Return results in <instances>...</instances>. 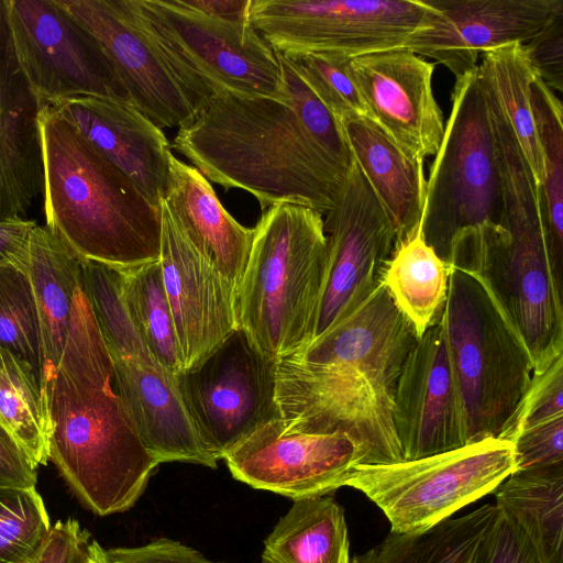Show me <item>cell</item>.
<instances>
[{
    "mask_svg": "<svg viewBox=\"0 0 563 563\" xmlns=\"http://www.w3.org/2000/svg\"><path fill=\"white\" fill-rule=\"evenodd\" d=\"M418 339L382 282L349 317L276 362L278 416L291 429L349 434L373 464L402 461L393 400Z\"/></svg>",
    "mask_w": 563,
    "mask_h": 563,
    "instance_id": "obj_1",
    "label": "cell"
},
{
    "mask_svg": "<svg viewBox=\"0 0 563 563\" xmlns=\"http://www.w3.org/2000/svg\"><path fill=\"white\" fill-rule=\"evenodd\" d=\"M113 380L112 358L80 285L46 394L49 461L77 500L98 516L133 507L158 466Z\"/></svg>",
    "mask_w": 563,
    "mask_h": 563,
    "instance_id": "obj_2",
    "label": "cell"
},
{
    "mask_svg": "<svg viewBox=\"0 0 563 563\" xmlns=\"http://www.w3.org/2000/svg\"><path fill=\"white\" fill-rule=\"evenodd\" d=\"M172 147L208 180L250 192L263 211L288 203L327 214L347 175L288 98L220 92L178 129Z\"/></svg>",
    "mask_w": 563,
    "mask_h": 563,
    "instance_id": "obj_3",
    "label": "cell"
},
{
    "mask_svg": "<svg viewBox=\"0 0 563 563\" xmlns=\"http://www.w3.org/2000/svg\"><path fill=\"white\" fill-rule=\"evenodd\" d=\"M37 125L45 227L80 260L118 269L158 261L159 206L52 107Z\"/></svg>",
    "mask_w": 563,
    "mask_h": 563,
    "instance_id": "obj_4",
    "label": "cell"
},
{
    "mask_svg": "<svg viewBox=\"0 0 563 563\" xmlns=\"http://www.w3.org/2000/svg\"><path fill=\"white\" fill-rule=\"evenodd\" d=\"M503 196L487 229L454 268L476 275L525 342L541 374L563 354V283L554 274L540 184L501 111L490 110Z\"/></svg>",
    "mask_w": 563,
    "mask_h": 563,
    "instance_id": "obj_5",
    "label": "cell"
},
{
    "mask_svg": "<svg viewBox=\"0 0 563 563\" xmlns=\"http://www.w3.org/2000/svg\"><path fill=\"white\" fill-rule=\"evenodd\" d=\"M236 288L238 328L277 362L312 338L328 272L323 218L297 205L263 211Z\"/></svg>",
    "mask_w": 563,
    "mask_h": 563,
    "instance_id": "obj_6",
    "label": "cell"
},
{
    "mask_svg": "<svg viewBox=\"0 0 563 563\" xmlns=\"http://www.w3.org/2000/svg\"><path fill=\"white\" fill-rule=\"evenodd\" d=\"M451 113L427 179L420 230L449 266L487 229L501 225L495 137L478 67L457 77Z\"/></svg>",
    "mask_w": 563,
    "mask_h": 563,
    "instance_id": "obj_7",
    "label": "cell"
},
{
    "mask_svg": "<svg viewBox=\"0 0 563 563\" xmlns=\"http://www.w3.org/2000/svg\"><path fill=\"white\" fill-rule=\"evenodd\" d=\"M441 320L463 399L467 444L499 439L532 379L530 353L472 273L450 267Z\"/></svg>",
    "mask_w": 563,
    "mask_h": 563,
    "instance_id": "obj_8",
    "label": "cell"
},
{
    "mask_svg": "<svg viewBox=\"0 0 563 563\" xmlns=\"http://www.w3.org/2000/svg\"><path fill=\"white\" fill-rule=\"evenodd\" d=\"M187 88L197 114L220 92L288 98L277 53L249 22L205 14L186 0H134Z\"/></svg>",
    "mask_w": 563,
    "mask_h": 563,
    "instance_id": "obj_9",
    "label": "cell"
},
{
    "mask_svg": "<svg viewBox=\"0 0 563 563\" xmlns=\"http://www.w3.org/2000/svg\"><path fill=\"white\" fill-rule=\"evenodd\" d=\"M515 471L514 443L488 438L420 459L360 465L345 486L384 512L390 532L415 533L494 493Z\"/></svg>",
    "mask_w": 563,
    "mask_h": 563,
    "instance_id": "obj_10",
    "label": "cell"
},
{
    "mask_svg": "<svg viewBox=\"0 0 563 563\" xmlns=\"http://www.w3.org/2000/svg\"><path fill=\"white\" fill-rule=\"evenodd\" d=\"M251 24L284 55L407 49L439 11L427 0H251Z\"/></svg>",
    "mask_w": 563,
    "mask_h": 563,
    "instance_id": "obj_11",
    "label": "cell"
},
{
    "mask_svg": "<svg viewBox=\"0 0 563 563\" xmlns=\"http://www.w3.org/2000/svg\"><path fill=\"white\" fill-rule=\"evenodd\" d=\"M16 64L38 109L92 97L132 104L106 55L54 0H3Z\"/></svg>",
    "mask_w": 563,
    "mask_h": 563,
    "instance_id": "obj_12",
    "label": "cell"
},
{
    "mask_svg": "<svg viewBox=\"0 0 563 563\" xmlns=\"http://www.w3.org/2000/svg\"><path fill=\"white\" fill-rule=\"evenodd\" d=\"M176 382L201 437L219 460L258 426L278 415L276 362L236 328Z\"/></svg>",
    "mask_w": 563,
    "mask_h": 563,
    "instance_id": "obj_13",
    "label": "cell"
},
{
    "mask_svg": "<svg viewBox=\"0 0 563 563\" xmlns=\"http://www.w3.org/2000/svg\"><path fill=\"white\" fill-rule=\"evenodd\" d=\"M324 216L327 282L310 342L373 294L396 244L393 222L355 161L336 203Z\"/></svg>",
    "mask_w": 563,
    "mask_h": 563,
    "instance_id": "obj_14",
    "label": "cell"
},
{
    "mask_svg": "<svg viewBox=\"0 0 563 563\" xmlns=\"http://www.w3.org/2000/svg\"><path fill=\"white\" fill-rule=\"evenodd\" d=\"M222 460L234 479L292 500L329 495L344 487L357 466L373 464L368 451L349 434L291 429L278 415Z\"/></svg>",
    "mask_w": 563,
    "mask_h": 563,
    "instance_id": "obj_15",
    "label": "cell"
},
{
    "mask_svg": "<svg viewBox=\"0 0 563 563\" xmlns=\"http://www.w3.org/2000/svg\"><path fill=\"white\" fill-rule=\"evenodd\" d=\"M97 42L130 101L159 129L183 128L197 115L190 95L134 0H54Z\"/></svg>",
    "mask_w": 563,
    "mask_h": 563,
    "instance_id": "obj_16",
    "label": "cell"
},
{
    "mask_svg": "<svg viewBox=\"0 0 563 563\" xmlns=\"http://www.w3.org/2000/svg\"><path fill=\"white\" fill-rule=\"evenodd\" d=\"M393 423L404 460L467 444L463 399L441 317L418 339L402 365Z\"/></svg>",
    "mask_w": 563,
    "mask_h": 563,
    "instance_id": "obj_17",
    "label": "cell"
},
{
    "mask_svg": "<svg viewBox=\"0 0 563 563\" xmlns=\"http://www.w3.org/2000/svg\"><path fill=\"white\" fill-rule=\"evenodd\" d=\"M159 209L163 283L183 367L187 369L238 328L236 288L191 244L165 200L159 202Z\"/></svg>",
    "mask_w": 563,
    "mask_h": 563,
    "instance_id": "obj_18",
    "label": "cell"
},
{
    "mask_svg": "<svg viewBox=\"0 0 563 563\" xmlns=\"http://www.w3.org/2000/svg\"><path fill=\"white\" fill-rule=\"evenodd\" d=\"M350 68L369 119L413 156L435 155L445 123L432 89L434 64L390 49L353 57Z\"/></svg>",
    "mask_w": 563,
    "mask_h": 563,
    "instance_id": "obj_19",
    "label": "cell"
},
{
    "mask_svg": "<svg viewBox=\"0 0 563 563\" xmlns=\"http://www.w3.org/2000/svg\"><path fill=\"white\" fill-rule=\"evenodd\" d=\"M427 1L439 16L407 49L433 58L455 78L473 70L484 52L528 42L563 9V0Z\"/></svg>",
    "mask_w": 563,
    "mask_h": 563,
    "instance_id": "obj_20",
    "label": "cell"
},
{
    "mask_svg": "<svg viewBox=\"0 0 563 563\" xmlns=\"http://www.w3.org/2000/svg\"><path fill=\"white\" fill-rule=\"evenodd\" d=\"M112 362L115 389L143 445L156 462H186L217 468L219 459L189 415L176 375L153 361L112 358Z\"/></svg>",
    "mask_w": 563,
    "mask_h": 563,
    "instance_id": "obj_21",
    "label": "cell"
},
{
    "mask_svg": "<svg viewBox=\"0 0 563 563\" xmlns=\"http://www.w3.org/2000/svg\"><path fill=\"white\" fill-rule=\"evenodd\" d=\"M52 107L123 173L155 205L169 187L170 145L158 126L132 104L92 97L56 101Z\"/></svg>",
    "mask_w": 563,
    "mask_h": 563,
    "instance_id": "obj_22",
    "label": "cell"
},
{
    "mask_svg": "<svg viewBox=\"0 0 563 563\" xmlns=\"http://www.w3.org/2000/svg\"><path fill=\"white\" fill-rule=\"evenodd\" d=\"M38 107L16 64L0 0V221L26 219L43 190Z\"/></svg>",
    "mask_w": 563,
    "mask_h": 563,
    "instance_id": "obj_23",
    "label": "cell"
},
{
    "mask_svg": "<svg viewBox=\"0 0 563 563\" xmlns=\"http://www.w3.org/2000/svg\"><path fill=\"white\" fill-rule=\"evenodd\" d=\"M164 200L191 244L238 288L254 230L240 224L225 210L209 180L196 167L173 154Z\"/></svg>",
    "mask_w": 563,
    "mask_h": 563,
    "instance_id": "obj_24",
    "label": "cell"
},
{
    "mask_svg": "<svg viewBox=\"0 0 563 563\" xmlns=\"http://www.w3.org/2000/svg\"><path fill=\"white\" fill-rule=\"evenodd\" d=\"M340 124L353 159L393 222L396 244L411 236L419 229L424 206V161L402 148L368 117L349 118Z\"/></svg>",
    "mask_w": 563,
    "mask_h": 563,
    "instance_id": "obj_25",
    "label": "cell"
},
{
    "mask_svg": "<svg viewBox=\"0 0 563 563\" xmlns=\"http://www.w3.org/2000/svg\"><path fill=\"white\" fill-rule=\"evenodd\" d=\"M45 355L46 394L59 364L73 303L81 284V260L46 227L36 224L29 240V267Z\"/></svg>",
    "mask_w": 563,
    "mask_h": 563,
    "instance_id": "obj_26",
    "label": "cell"
},
{
    "mask_svg": "<svg viewBox=\"0 0 563 563\" xmlns=\"http://www.w3.org/2000/svg\"><path fill=\"white\" fill-rule=\"evenodd\" d=\"M261 563H351L343 507L330 494L294 500L264 540Z\"/></svg>",
    "mask_w": 563,
    "mask_h": 563,
    "instance_id": "obj_27",
    "label": "cell"
},
{
    "mask_svg": "<svg viewBox=\"0 0 563 563\" xmlns=\"http://www.w3.org/2000/svg\"><path fill=\"white\" fill-rule=\"evenodd\" d=\"M495 506L529 539L544 563H563V465L515 471Z\"/></svg>",
    "mask_w": 563,
    "mask_h": 563,
    "instance_id": "obj_28",
    "label": "cell"
},
{
    "mask_svg": "<svg viewBox=\"0 0 563 563\" xmlns=\"http://www.w3.org/2000/svg\"><path fill=\"white\" fill-rule=\"evenodd\" d=\"M498 515L486 504L424 531L394 533L351 563H473L479 544Z\"/></svg>",
    "mask_w": 563,
    "mask_h": 563,
    "instance_id": "obj_29",
    "label": "cell"
},
{
    "mask_svg": "<svg viewBox=\"0 0 563 563\" xmlns=\"http://www.w3.org/2000/svg\"><path fill=\"white\" fill-rule=\"evenodd\" d=\"M450 266L429 246L420 228L398 242L383 275V284L418 336L442 314Z\"/></svg>",
    "mask_w": 563,
    "mask_h": 563,
    "instance_id": "obj_30",
    "label": "cell"
},
{
    "mask_svg": "<svg viewBox=\"0 0 563 563\" xmlns=\"http://www.w3.org/2000/svg\"><path fill=\"white\" fill-rule=\"evenodd\" d=\"M479 58L482 84L509 123L540 184L542 156L530 102V85L538 73L521 43L486 51Z\"/></svg>",
    "mask_w": 563,
    "mask_h": 563,
    "instance_id": "obj_31",
    "label": "cell"
},
{
    "mask_svg": "<svg viewBox=\"0 0 563 563\" xmlns=\"http://www.w3.org/2000/svg\"><path fill=\"white\" fill-rule=\"evenodd\" d=\"M530 102L542 156L540 183L551 264L563 283V109L561 100L537 74Z\"/></svg>",
    "mask_w": 563,
    "mask_h": 563,
    "instance_id": "obj_32",
    "label": "cell"
},
{
    "mask_svg": "<svg viewBox=\"0 0 563 563\" xmlns=\"http://www.w3.org/2000/svg\"><path fill=\"white\" fill-rule=\"evenodd\" d=\"M119 271L124 303L139 335L156 363L178 375L183 358L159 260Z\"/></svg>",
    "mask_w": 563,
    "mask_h": 563,
    "instance_id": "obj_33",
    "label": "cell"
},
{
    "mask_svg": "<svg viewBox=\"0 0 563 563\" xmlns=\"http://www.w3.org/2000/svg\"><path fill=\"white\" fill-rule=\"evenodd\" d=\"M0 423L33 464L49 461L47 405L32 369L0 346Z\"/></svg>",
    "mask_w": 563,
    "mask_h": 563,
    "instance_id": "obj_34",
    "label": "cell"
},
{
    "mask_svg": "<svg viewBox=\"0 0 563 563\" xmlns=\"http://www.w3.org/2000/svg\"><path fill=\"white\" fill-rule=\"evenodd\" d=\"M0 346L32 369L45 398V355L31 282L10 265L0 266Z\"/></svg>",
    "mask_w": 563,
    "mask_h": 563,
    "instance_id": "obj_35",
    "label": "cell"
},
{
    "mask_svg": "<svg viewBox=\"0 0 563 563\" xmlns=\"http://www.w3.org/2000/svg\"><path fill=\"white\" fill-rule=\"evenodd\" d=\"M81 285L110 356L156 362L128 312L120 271L81 260Z\"/></svg>",
    "mask_w": 563,
    "mask_h": 563,
    "instance_id": "obj_36",
    "label": "cell"
},
{
    "mask_svg": "<svg viewBox=\"0 0 563 563\" xmlns=\"http://www.w3.org/2000/svg\"><path fill=\"white\" fill-rule=\"evenodd\" d=\"M51 528L36 487H0V563L27 562Z\"/></svg>",
    "mask_w": 563,
    "mask_h": 563,
    "instance_id": "obj_37",
    "label": "cell"
},
{
    "mask_svg": "<svg viewBox=\"0 0 563 563\" xmlns=\"http://www.w3.org/2000/svg\"><path fill=\"white\" fill-rule=\"evenodd\" d=\"M282 55L339 123L353 117L369 118L351 73L352 57L324 53Z\"/></svg>",
    "mask_w": 563,
    "mask_h": 563,
    "instance_id": "obj_38",
    "label": "cell"
},
{
    "mask_svg": "<svg viewBox=\"0 0 563 563\" xmlns=\"http://www.w3.org/2000/svg\"><path fill=\"white\" fill-rule=\"evenodd\" d=\"M277 55L289 101L318 145L347 174L354 159L341 124L300 78L288 60L282 54L277 53Z\"/></svg>",
    "mask_w": 563,
    "mask_h": 563,
    "instance_id": "obj_39",
    "label": "cell"
},
{
    "mask_svg": "<svg viewBox=\"0 0 563 563\" xmlns=\"http://www.w3.org/2000/svg\"><path fill=\"white\" fill-rule=\"evenodd\" d=\"M563 415V354L533 374L518 409L499 439L514 441L523 429Z\"/></svg>",
    "mask_w": 563,
    "mask_h": 563,
    "instance_id": "obj_40",
    "label": "cell"
},
{
    "mask_svg": "<svg viewBox=\"0 0 563 563\" xmlns=\"http://www.w3.org/2000/svg\"><path fill=\"white\" fill-rule=\"evenodd\" d=\"M512 443L516 471L563 465V415L521 430Z\"/></svg>",
    "mask_w": 563,
    "mask_h": 563,
    "instance_id": "obj_41",
    "label": "cell"
},
{
    "mask_svg": "<svg viewBox=\"0 0 563 563\" xmlns=\"http://www.w3.org/2000/svg\"><path fill=\"white\" fill-rule=\"evenodd\" d=\"M473 563H544L526 534L498 515L483 538Z\"/></svg>",
    "mask_w": 563,
    "mask_h": 563,
    "instance_id": "obj_42",
    "label": "cell"
},
{
    "mask_svg": "<svg viewBox=\"0 0 563 563\" xmlns=\"http://www.w3.org/2000/svg\"><path fill=\"white\" fill-rule=\"evenodd\" d=\"M540 78L552 90L563 89V9L531 40L523 43Z\"/></svg>",
    "mask_w": 563,
    "mask_h": 563,
    "instance_id": "obj_43",
    "label": "cell"
},
{
    "mask_svg": "<svg viewBox=\"0 0 563 563\" xmlns=\"http://www.w3.org/2000/svg\"><path fill=\"white\" fill-rule=\"evenodd\" d=\"M107 555L110 563H223L209 560L199 551L167 538L137 547L111 548Z\"/></svg>",
    "mask_w": 563,
    "mask_h": 563,
    "instance_id": "obj_44",
    "label": "cell"
},
{
    "mask_svg": "<svg viewBox=\"0 0 563 563\" xmlns=\"http://www.w3.org/2000/svg\"><path fill=\"white\" fill-rule=\"evenodd\" d=\"M89 540V531L82 529L77 520H58L25 563H77L85 543Z\"/></svg>",
    "mask_w": 563,
    "mask_h": 563,
    "instance_id": "obj_45",
    "label": "cell"
},
{
    "mask_svg": "<svg viewBox=\"0 0 563 563\" xmlns=\"http://www.w3.org/2000/svg\"><path fill=\"white\" fill-rule=\"evenodd\" d=\"M37 467L0 423V487H36Z\"/></svg>",
    "mask_w": 563,
    "mask_h": 563,
    "instance_id": "obj_46",
    "label": "cell"
},
{
    "mask_svg": "<svg viewBox=\"0 0 563 563\" xmlns=\"http://www.w3.org/2000/svg\"><path fill=\"white\" fill-rule=\"evenodd\" d=\"M36 224L27 219L0 221V266L10 265L27 273L29 240Z\"/></svg>",
    "mask_w": 563,
    "mask_h": 563,
    "instance_id": "obj_47",
    "label": "cell"
},
{
    "mask_svg": "<svg viewBox=\"0 0 563 563\" xmlns=\"http://www.w3.org/2000/svg\"><path fill=\"white\" fill-rule=\"evenodd\" d=\"M205 14L229 22H249L251 0H186Z\"/></svg>",
    "mask_w": 563,
    "mask_h": 563,
    "instance_id": "obj_48",
    "label": "cell"
},
{
    "mask_svg": "<svg viewBox=\"0 0 563 563\" xmlns=\"http://www.w3.org/2000/svg\"><path fill=\"white\" fill-rule=\"evenodd\" d=\"M77 563H110L107 550L97 540L90 539L81 550Z\"/></svg>",
    "mask_w": 563,
    "mask_h": 563,
    "instance_id": "obj_49",
    "label": "cell"
}]
</instances>
